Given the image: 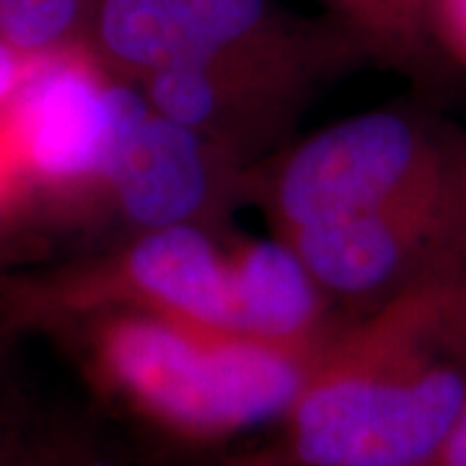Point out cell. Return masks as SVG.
Returning a JSON list of instances; mask_svg holds the SVG:
<instances>
[{"label":"cell","instance_id":"cell-4","mask_svg":"<svg viewBox=\"0 0 466 466\" xmlns=\"http://www.w3.org/2000/svg\"><path fill=\"white\" fill-rule=\"evenodd\" d=\"M0 146L14 167L50 184H106L135 127L150 115L146 94L109 81L78 47L34 57L3 106Z\"/></svg>","mask_w":466,"mask_h":466},{"label":"cell","instance_id":"cell-5","mask_svg":"<svg viewBox=\"0 0 466 466\" xmlns=\"http://www.w3.org/2000/svg\"><path fill=\"white\" fill-rule=\"evenodd\" d=\"M96 36L119 70L150 78L220 63H321L332 36L306 29L269 0H99Z\"/></svg>","mask_w":466,"mask_h":466},{"label":"cell","instance_id":"cell-10","mask_svg":"<svg viewBox=\"0 0 466 466\" xmlns=\"http://www.w3.org/2000/svg\"><path fill=\"white\" fill-rule=\"evenodd\" d=\"M228 329L275 348L319 355L342 329L332 299L283 238H241L226 249Z\"/></svg>","mask_w":466,"mask_h":466},{"label":"cell","instance_id":"cell-18","mask_svg":"<svg viewBox=\"0 0 466 466\" xmlns=\"http://www.w3.org/2000/svg\"><path fill=\"white\" fill-rule=\"evenodd\" d=\"M231 466H290L285 464L283 459H278V456H257V459H249V461H236Z\"/></svg>","mask_w":466,"mask_h":466},{"label":"cell","instance_id":"cell-7","mask_svg":"<svg viewBox=\"0 0 466 466\" xmlns=\"http://www.w3.org/2000/svg\"><path fill=\"white\" fill-rule=\"evenodd\" d=\"M236 184L231 150L150 109L125 143L104 189L140 233L179 226L210 231V220L228 205Z\"/></svg>","mask_w":466,"mask_h":466},{"label":"cell","instance_id":"cell-2","mask_svg":"<svg viewBox=\"0 0 466 466\" xmlns=\"http://www.w3.org/2000/svg\"><path fill=\"white\" fill-rule=\"evenodd\" d=\"M317 358L146 311L112 314L96 337L106 386L148 425L189 443L283 422Z\"/></svg>","mask_w":466,"mask_h":466},{"label":"cell","instance_id":"cell-15","mask_svg":"<svg viewBox=\"0 0 466 466\" xmlns=\"http://www.w3.org/2000/svg\"><path fill=\"white\" fill-rule=\"evenodd\" d=\"M339 18L350 39L370 55L379 50V21L370 0H324Z\"/></svg>","mask_w":466,"mask_h":466},{"label":"cell","instance_id":"cell-12","mask_svg":"<svg viewBox=\"0 0 466 466\" xmlns=\"http://www.w3.org/2000/svg\"><path fill=\"white\" fill-rule=\"evenodd\" d=\"M379 21L383 63L420 76L433 67L438 47L433 34V0H370Z\"/></svg>","mask_w":466,"mask_h":466},{"label":"cell","instance_id":"cell-19","mask_svg":"<svg viewBox=\"0 0 466 466\" xmlns=\"http://www.w3.org/2000/svg\"><path fill=\"white\" fill-rule=\"evenodd\" d=\"M461 265H464V269H466V241H464V254H461Z\"/></svg>","mask_w":466,"mask_h":466},{"label":"cell","instance_id":"cell-8","mask_svg":"<svg viewBox=\"0 0 466 466\" xmlns=\"http://www.w3.org/2000/svg\"><path fill=\"white\" fill-rule=\"evenodd\" d=\"M76 306L182 317L228 329L226 247L195 226L140 233L109 267L76 283Z\"/></svg>","mask_w":466,"mask_h":466},{"label":"cell","instance_id":"cell-6","mask_svg":"<svg viewBox=\"0 0 466 466\" xmlns=\"http://www.w3.org/2000/svg\"><path fill=\"white\" fill-rule=\"evenodd\" d=\"M332 300L373 311L464 254L466 187L278 233ZM363 311V314H366Z\"/></svg>","mask_w":466,"mask_h":466},{"label":"cell","instance_id":"cell-17","mask_svg":"<svg viewBox=\"0 0 466 466\" xmlns=\"http://www.w3.org/2000/svg\"><path fill=\"white\" fill-rule=\"evenodd\" d=\"M433 466H466V407L456 420L449 441L443 443Z\"/></svg>","mask_w":466,"mask_h":466},{"label":"cell","instance_id":"cell-9","mask_svg":"<svg viewBox=\"0 0 466 466\" xmlns=\"http://www.w3.org/2000/svg\"><path fill=\"white\" fill-rule=\"evenodd\" d=\"M324 67L319 63L174 67L146 78V99L156 115L202 133L236 156L254 135L275 130Z\"/></svg>","mask_w":466,"mask_h":466},{"label":"cell","instance_id":"cell-13","mask_svg":"<svg viewBox=\"0 0 466 466\" xmlns=\"http://www.w3.org/2000/svg\"><path fill=\"white\" fill-rule=\"evenodd\" d=\"M84 14V0H0V39L39 55L63 47Z\"/></svg>","mask_w":466,"mask_h":466},{"label":"cell","instance_id":"cell-14","mask_svg":"<svg viewBox=\"0 0 466 466\" xmlns=\"http://www.w3.org/2000/svg\"><path fill=\"white\" fill-rule=\"evenodd\" d=\"M433 34L438 47L466 67V0H433Z\"/></svg>","mask_w":466,"mask_h":466},{"label":"cell","instance_id":"cell-11","mask_svg":"<svg viewBox=\"0 0 466 466\" xmlns=\"http://www.w3.org/2000/svg\"><path fill=\"white\" fill-rule=\"evenodd\" d=\"M0 466H112L91 435L73 425H3Z\"/></svg>","mask_w":466,"mask_h":466},{"label":"cell","instance_id":"cell-1","mask_svg":"<svg viewBox=\"0 0 466 466\" xmlns=\"http://www.w3.org/2000/svg\"><path fill=\"white\" fill-rule=\"evenodd\" d=\"M464 407L459 259L334 334L280 422L275 456L290 466H433Z\"/></svg>","mask_w":466,"mask_h":466},{"label":"cell","instance_id":"cell-16","mask_svg":"<svg viewBox=\"0 0 466 466\" xmlns=\"http://www.w3.org/2000/svg\"><path fill=\"white\" fill-rule=\"evenodd\" d=\"M36 55L11 47L5 39H0V106L14 96L21 81L26 78V73L32 70V63Z\"/></svg>","mask_w":466,"mask_h":466},{"label":"cell","instance_id":"cell-3","mask_svg":"<svg viewBox=\"0 0 466 466\" xmlns=\"http://www.w3.org/2000/svg\"><path fill=\"white\" fill-rule=\"evenodd\" d=\"M466 187V146L407 112H368L309 137L265 184L275 233Z\"/></svg>","mask_w":466,"mask_h":466}]
</instances>
